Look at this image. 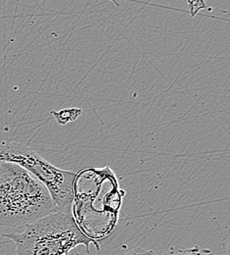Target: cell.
Wrapping results in <instances>:
<instances>
[{
  "mask_svg": "<svg viewBox=\"0 0 230 255\" xmlns=\"http://www.w3.org/2000/svg\"><path fill=\"white\" fill-rule=\"evenodd\" d=\"M58 212L47 189L22 167L0 161V226L20 227Z\"/></svg>",
  "mask_w": 230,
  "mask_h": 255,
  "instance_id": "6da1fadb",
  "label": "cell"
},
{
  "mask_svg": "<svg viewBox=\"0 0 230 255\" xmlns=\"http://www.w3.org/2000/svg\"><path fill=\"white\" fill-rule=\"evenodd\" d=\"M16 246V255H69L77 246L98 244L77 223L72 213L55 212L33 223L25 225L22 233L0 234Z\"/></svg>",
  "mask_w": 230,
  "mask_h": 255,
  "instance_id": "7a4b0ae2",
  "label": "cell"
},
{
  "mask_svg": "<svg viewBox=\"0 0 230 255\" xmlns=\"http://www.w3.org/2000/svg\"><path fill=\"white\" fill-rule=\"evenodd\" d=\"M0 161L28 171L47 189L58 212L71 213L76 173L55 167L32 148L17 142L0 143Z\"/></svg>",
  "mask_w": 230,
  "mask_h": 255,
  "instance_id": "3957f363",
  "label": "cell"
},
{
  "mask_svg": "<svg viewBox=\"0 0 230 255\" xmlns=\"http://www.w3.org/2000/svg\"><path fill=\"white\" fill-rule=\"evenodd\" d=\"M81 114V110L78 108H68L61 111H52V115L60 125H66L70 122L76 121Z\"/></svg>",
  "mask_w": 230,
  "mask_h": 255,
  "instance_id": "277c9868",
  "label": "cell"
},
{
  "mask_svg": "<svg viewBox=\"0 0 230 255\" xmlns=\"http://www.w3.org/2000/svg\"><path fill=\"white\" fill-rule=\"evenodd\" d=\"M163 255H215V254L209 250H202L200 247L196 246L190 249L172 247L168 249Z\"/></svg>",
  "mask_w": 230,
  "mask_h": 255,
  "instance_id": "5b68a950",
  "label": "cell"
},
{
  "mask_svg": "<svg viewBox=\"0 0 230 255\" xmlns=\"http://www.w3.org/2000/svg\"><path fill=\"white\" fill-rule=\"evenodd\" d=\"M125 255H157L152 250H144L141 248H136Z\"/></svg>",
  "mask_w": 230,
  "mask_h": 255,
  "instance_id": "8992f818",
  "label": "cell"
}]
</instances>
